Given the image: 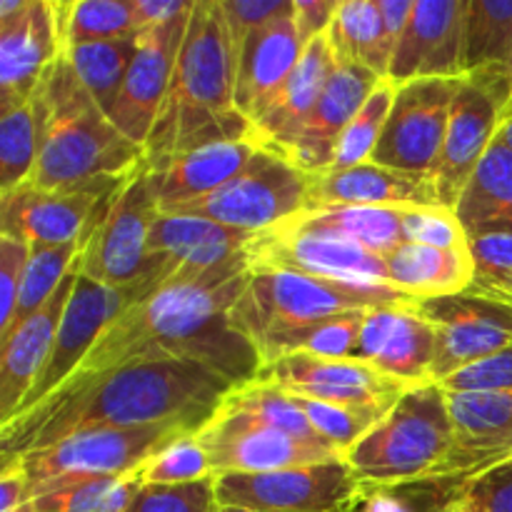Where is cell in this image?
Listing matches in <instances>:
<instances>
[{"instance_id":"cell-26","label":"cell","mask_w":512,"mask_h":512,"mask_svg":"<svg viewBox=\"0 0 512 512\" xmlns=\"http://www.w3.org/2000/svg\"><path fill=\"white\" fill-rule=\"evenodd\" d=\"M333 70L335 55L328 43V35L323 33L313 43L305 45L303 55H300L293 73L288 75V80L275 90L273 98L250 120L248 138L258 148L283 158L300 135L303 125L308 123Z\"/></svg>"},{"instance_id":"cell-27","label":"cell","mask_w":512,"mask_h":512,"mask_svg":"<svg viewBox=\"0 0 512 512\" xmlns=\"http://www.w3.org/2000/svg\"><path fill=\"white\" fill-rule=\"evenodd\" d=\"M78 275L80 265L75 260L73 270L65 275L53 298L43 308L35 310L23 325H18L5 343H0V428H5L18 415L20 405L38 383L53 353L55 335H58L60 320H63L65 305H68Z\"/></svg>"},{"instance_id":"cell-2","label":"cell","mask_w":512,"mask_h":512,"mask_svg":"<svg viewBox=\"0 0 512 512\" xmlns=\"http://www.w3.org/2000/svg\"><path fill=\"white\" fill-rule=\"evenodd\" d=\"M230 390L228 380L183 360H143L73 378L0 428V460L48 448L83 430L158 423L200 430Z\"/></svg>"},{"instance_id":"cell-50","label":"cell","mask_w":512,"mask_h":512,"mask_svg":"<svg viewBox=\"0 0 512 512\" xmlns=\"http://www.w3.org/2000/svg\"><path fill=\"white\" fill-rule=\"evenodd\" d=\"M438 385L445 393H512V343Z\"/></svg>"},{"instance_id":"cell-56","label":"cell","mask_w":512,"mask_h":512,"mask_svg":"<svg viewBox=\"0 0 512 512\" xmlns=\"http://www.w3.org/2000/svg\"><path fill=\"white\" fill-rule=\"evenodd\" d=\"M130 3H133V18L138 30H148L193 10L195 0H130Z\"/></svg>"},{"instance_id":"cell-37","label":"cell","mask_w":512,"mask_h":512,"mask_svg":"<svg viewBox=\"0 0 512 512\" xmlns=\"http://www.w3.org/2000/svg\"><path fill=\"white\" fill-rule=\"evenodd\" d=\"M512 53V0H468L463 35L465 75L508 65Z\"/></svg>"},{"instance_id":"cell-63","label":"cell","mask_w":512,"mask_h":512,"mask_svg":"<svg viewBox=\"0 0 512 512\" xmlns=\"http://www.w3.org/2000/svg\"><path fill=\"white\" fill-rule=\"evenodd\" d=\"M510 300H512V293H510Z\"/></svg>"},{"instance_id":"cell-39","label":"cell","mask_w":512,"mask_h":512,"mask_svg":"<svg viewBox=\"0 0 512 512\" xmlns=\"http://www.w3.org/2000/svg\"><path fill=\"white\" fill-rule=\"evenodd\" d=\"M63 50L138 33L130 0H58Z\"/></svg>"},{"instance_id":"cell-49","label":"cell","mask_w":512,"mask_h":512,"mask_svg":"<svg viewBox=\"0 0 512 512\" xmlns=\"http://www.w3.org/2000/svg\"><path fill=\"white\" fill-rule=\"evenodd\" d=\"M405 243L430 245L443 250L468 248V233L455 210L448 208H413L403 210Z\"/></svg>"},{"instance_id":"cell-55","label":"cell","mask_w":512,"mask_h":512,"mask_svg":"<svg viewBox=\"0 0 512 512\" xmlns=\"http://www.w3.org/2000/svg\"><path fill=\"white\" fill-rule=\"evenodd\" d=\"M0 512H35L30 480L18 458L3 460V470H0Z\"/></svg>"},{"instance_id":"cell-46","label":"cell","mask_w":512,"mask_h":512,"mask_svg":"<svg viewBox=\"0 0 512 512\" xmlns=\"http://www.w3.org/2000/svg\"><path fill=\"white\" fill-rule=\"evenodd\" d=\"M133 473L138 475L143 485H185L213 478L210 460L195 440V433L183 435L175 443L165 445Z\"/></svg>"},{"instance_id":"cell-30","label":"cell","mask_w":512,"mask_h":512,"mask_svg":"<svg viewBox=\"0 0 512 512\" xmlns=\"http://www.w3.org/2000/svg\"><path fill=\"white\" fill-rule=\"evenodd\" d=\"M258 153V145L250 138L220 140L175 158L160 173H153L160 213L193 203L223 188L235 178Z\"/></svg>"},{"instance_id":"cell-54","label":"cell","mask_w":512,"mask_h":512,"mask_svg":"<svg viewBox=\"0 0 512 512\" xmlns=\"http://www.w3.org/2000/svg\"><path fill=\"white\" fill-rule=\"evenodd\" d=\"M340 0H293V23L303 48L328 33Z\"/></svg>"},{"instance_id":"cell-24","label":"cell","mask_w":512,"mask_h":512,"mask_svg":"<svg viewBox=\"0 0 512 512\" xmlns=\"http://www.w3.org/2000/svg\"><path fill=\"white\" fill-rule=\"evenodd\" d=\"M320 208H443L433 175L363 163L338 173L310 175L303 210Z\"/></svg>"},{"instance_id":"cell-61","label":"cell","mask_w":512,"mask_h":512,"mask_svg":"<svg viewBox=\"0 0 512 512\" xmlns=\"http://www.w3.org/2000/svg\"><path fill=\"white\" fill-rule=\"evenodd\" d=\"M445 512H475V510H470V508H468V505H465V503H463V500H460V498H458V500H455V503H453V505H450V508H448V510H445Z\"/></svg>"},{"instance_id":"cell-20","label":"cell","mask_w":512,"mask_h":512,"mask_svg":"<svg viewBox=\"0 0 512 512\" xmlns=\"http://www.w3.org/2000/svg\"><path fill=\"white\" fill-rule=\"evenodd\" d=\"M60 53L58 0H28L23 13L0 20V113L30 103Z\"/></svg>"},{"instance_id":"cell-47","label":"cell","mask_w":512,"mask_h":512,"mask_svg":"<svg viewBox=\"0 0 512 512\" xmlns=\"http://www.w3.org/2000/svg\"><path fill=\"white\" fill-rule=\"evenodd\" d=\"M473 258V288L508 298L512 293V230H475L468 233Z\"/></svg>"},{"instance_id":"cell-45","label":"cell","mask_w":512,"mask_h":512,"mask_svg":"<svg viewBox=\"0 0 512 512\" xmlns=\"http://www.w3.org/2000/svg\"><path fill=\"white\" fill-rule=\"evenodd\" d=\"M293 403L305 413L308 423L313 425L315 433L333 445L340 453H348L373 425L388 415L385 408H360V405H340V403H323V400H310L290 395Z\"/></svg>"},{"instance_id":"cell-21","label":"cell","mask_w":512,"mask_h":512,"mask_svg":"<svg viewBox=\"0 0 512 512\" xmlns=\"http://www.w3.org/2000/svg\"><path fill=\"white\" fill-rule=\"evenodd\" d=\"M468 0H415L398 40L388 78L395 83L425 78H463V35Z\"/></svg>"},{"instance_id":"cell-51","label":"cell","mask_w":512,"mask_h":512,"mask_svg":"<svg viewBox=\"0 0 512 512\" xmlns=\"http://www.w3.org/2000/svg\"><path fill=\"white\" fill-rule=\"evenodd\" d=\"M30 258V245L25 240L0 235V343L13 328L15 308H18L20 283Z\"/></svg>"},{"instance_id":"cell-60","label":"cell","mask_w":512,"mask_h":512,"mask_svg":"<svg viewBox=\"0 0 512 512\" xmlns=\"http://www.w3.org/2000/svg\"><path fill=\"white\" fill-rule=\"evenodd\" d=\"M213 512H268V510H248V508H228V505H215Z\"/></svg>"},{"instance_id":"cell-41","label":"cell","mask_w":512,"mask_h":512,"mask_svg":"<svg viewBox=\"0 0 512 512\" xmlns=\"http://www.w3.org/2000/svg\"><path fill=\"white\" fill-rule=\"evenodd\" d=\"M78 255H80V243L30 245V258H28V265H25L23 283H20L18 308H15V318H13V328H10V333H13L18 325H23L35 310H40L50 298H53V293L60 288L65 275L73 270Z\"/></svg>"},{"instance_id":"cell-11","label":"cell","mask_w":512,"mask_h":512,"mask_svg":"<svg viewBox=\"0 0 512 512\" xmlns=\"http://www.w3.org/2000/svg\"><path fill=\"white\" fill-rule=\"evenodd\" d=\"M218 505L268 512H353L363 483L345 460L270 470L213 475Z\"/></svg>"},{"instance_id":"cell-31","label":"cell","mask_w":512,"mask_h":512,"mask_svg":"<svg viewBox=\"0 0 512 512\" xmlns=\"http://www.w3.org/2000/svg\"><path fill=\"white\" fill-rule=\"evenodd\" d=\"M388 283L410 300H435L463 293L473 285L475 270L468 248L443 250L403 243L385 258Z\"/></svg>"},{"instance_id":"cell-9","label":"cell","mask_w":512,"mask_h":512,"mask_svg":"<svg viewBox=\"0 0 512 512\" xmlns=\"http://www.w3.org/2000/svg\"><path fill=\"white\" fill-rule=\"evenodd\" d=\"M250 270H290L365 288H390L383 255L348 235L305 223L300 215L255 233L245 248Z\"/></svg>"},{"instance_id":"cell-57","label":"cell","mask_w":512,"mask_h":512,"mask_svg":"<svg viewBox=\"0 0 512 512\" xmlns=\"http://www.w3.org/2000/svg\"><path fill=\"white\" fill-rule=\"evenodd\" d=\"M378 5H380V13H383L385 18V25H388L390 38H393L395 45H398V40L403 38L405 28H408L410 23L415 0H378Z\"/></svg>"},{"instance_id":"cell-33","label":"cell","mask_w":512,"mask_h":512,"mask_svg":"<svg viewBox=\"0 0 512 512\" xmlns=\"http://www.w3.org/2000/svg\"><path fill=\"white\" fill-rule=\"evenodd\" d=\"M455 215L465 233L512 230V150L498 138L465 185Z\"/></svg>"},{"instance_id":"cell-29","label":"cell","mask_w":512,"mask_h":512,"mask_svg":"<svg viewBox=\"0 0 512 512\" xmlns=\"http://www.w3.org/2000/svg\"><path fill=\"white\" fill-rule=\"evenodd\" d=\"M255 233L228 228L195 215L160 213L150 230L148 248L173 265V273L200 275L245 253Z\"/></svg>"},{"instance_id":"cell-3","label":"cell","mask_w":512,"mask_h":512,"mask_svg":"<svg viewBox=\"0 0 512 512\" xmlns=\"http://www.w3.org/2000/svg\"><path fill=\"white\" fill-rule=\"evenodd\" d=\"M235 68L220 0H195L168 95L143 145L150 173L203 145L248 138V118L235 108Z\"/></svg>"},{"instance_id":"cell-17","label":"cell","mask_w":512,"mask_h":512,"mask_svg":"<svg viewBox=\"0 0 512 512\" xmlns=\"http://www.w3.org/2000/svg\"><path fill=\"white\" fill-rule=\"evenodd\" d=\"M260 383L298 398L390 410L413 385L380 373L358 358H320L290 353L260 365Z\"/></svg>"},{"instance_id":"cell-10","label":"cell","mask_w":512,"mask_h":512,"mask_svg":"<svg viewBox=\"0 0 512 512\" xmlns=\"http://www.w3.org/2000/svg\"><path fill=\"white\" fill-rule=\"evenodd\" d=\"M310 175L280 155L258 148L245 170L205 198L178 205L168 213L195 215L228 228L263 233L305 208Z\"/></svg>"},{"instance_id":"cell-23","label":"cell","mask_w":512,"mask_h":512,"mask_svg":"<svg viewBox=\"0 0 512 512\" xmlns=\"http://www.w3.org/2000/svg\"><path fill=\"white\" fill-rule=\"evenodd\" d=\"M453 450L435 478H473L512 458V393H445Z\"/></svg>"},{"instance_id":"cell-44","label":"cell","mask_w":512,"mask_h":512,"mask_svg":"<svg viewBox=\"0 0 512 512\" xmlns=\"http://www.w3.org/2000/svg\"><path fill=\"white\" fill-rule=\"evenodd\" d=\"M398 88L400 83H395V80L390 78H383L375 85V90L370 93V98L365 100L360 113L353 118V123H350L348 128H345V133L340 135L330 173L370 163V155H373L375 145H378L380 135H383L385 130V123H388L390 118V110H393Z\"/></svg>"},{"instance_id":"cell-16","label":"cell","mask_w":512,"mask_h":512,"mask_svg":"<svg viewBox=\"0 0 512 512\" xmlns=\"http://www.w3.org/2000/svg\"><path fill=\"white\" fill-rule=\"evenodd\" d=\"M205 450L213 475L223 473H270V470L303 468V465L345 460L330 445L308 443L258 418L218 408V413L195 433Z\"/></svg>"},{"instance_id":"cell-15","label":"cell","mask_w":512,"mask_h":512,"mask_svg":"<svg viewBox=\"0 0 512 512\" xmlns=\"http://www.w3.org/2000/svg\"><path fill=\"white\" fill-rule=\"evenodd\" d=\"M460 83L463 78H425L400 85L370 163L403 173L435 175L450 105Z\"/></svg>"},{"instance_id":"cell-19","label":"cell","mask_w":512,"mask_h":512,"mask_svg":"<svg viewBox=\"0 0 512 512\" xmlns=\"http://www.w3.org/2000/svg\"><path fill=\"white\" fill-rule=\"evenodd\" d=\"M190 13L193 10L140 33L138 53L130 63L123 90H120L113 113H110L115 128L140 148L148 140L155 118L160 113V105L168 95Z\"/></svg>"},{"instance_id":"cell-5","label":"cell","mask_w":512,"mask_h":512,"mask_svg":"<svg viewBox=\"0 0 512 512\" xmlns=\"http://www.w3.org/2000/svg\"><path fill=\"white\" fill-rule=\"evenodd\" d=\"M453 450L448 395L438 383L408 390L378 425L345 453L363 488L435 478Z\"/></svg>"},{"instance_id":"cell-59","label":"cell","mask_w":512,"mask_h":512,"mask_svg":"<svg viewBox=\"0 0 512 512\" xmlns=\"http://www.w3.org/2000/svg\"><path fill=\"white\" fill-rule=\"evenodd\" d=\"M498 140L505 145V148L512 150V115H508V118L503 120V125H500Z\"/></svg>"},{"instance_id":"cell-7","label":"cell","mask_w":512,"mask_h":512,"mask_svg":"<svg viewBox=\"0 0 512 512\" xmlns=\"http://www.w3.org/2000/svg\"><path fill=\"white\" fill-rule=\"evenodd\" d=\"M158 215L153 173L140 163L123 180L100 223L80 245V275L108 288L158 290L173 275L170 260L153 255L148 248Z\"/></svg>"},{"instance_id":"cell-38","label":"cell","mask_w":512,"mask_h":512,"mask_svg":"<svg viewBox=\"0 0 512 512\" xmlns=\"http://www.w3.org/2000/svg\"><path fill=\"white\" fill-rule=\"evenodd\" d=\"M300 218L318 228L348 235L375 255L388 258L395 248L405 243L403 210L385 208H320L300 210Z\"/></svg>"},{"instance_id":"cell-13","label":"cell","mask_w":512,"mask_h":512,"mask_svg":"<svg viewBox=\"0 0 512 512\" xmlns=\"http://www.w3.org/2000/svg\"><path fill=\"white\" fill-rule=\"evenodd\" d=\"M125 178H95L63 188L23 183L0 195V235L28 245L80 243Z\"/></svg>"},{"instance_id":"cell-62","label":"cell","mask_w":512,"mask_h":512,"mask_svg":"<svg viewBox=\"0 0 512 512\" xmlns=\"http://www.w3.org/2000/svg\"><path fill=\"white\" fill-rule=\"evenodd\" d=\"M508 68H510V83H512V53H510V63H508ZM510 115H512V100H510Z\"/></svg>"},{"instance_id":"cell-52","label":"cell","mask_w":512,"mask_h":512,"mask_svg":"<svg viewBox=\"0 0 512 512\" xmlns=\"http://www.w3.org/2000/svg\"><path fill=\"white\" fill-rule=\"evenodd\" d=\"M460 500L475 512H512V458L465 480Z\"/></svg>"},{"instance_id":"cell-1","label":"cell","mask_w":512,"mask_h":512,"mask_svg":"<svg viewBox=\"0 0 512 512\" xmlns=\"http://www.w3.org/2000/svg\"><path fill=\"white\" fill-rule=\"evenodd\" d=\"M248 270L243 253L208 273H173L158 290L115 318L73 378L143 360H183L208 368L233 388L253 383L260 355L230 325V308L243 293Z\"/></svg>"},{"instance_id":"cell-43","label":"cell","mask_w":512,"mask_h":512,"mask_svg":"<svg viewBox=\"0 0 512 512\" xmlns=\"http://www.w3.org/2000/svg\"><path fill=\"white\" fill-rule=\"evenodd\" d=\"M468 478H423L413 483L363 488L353 512H445Z\"/></svg>"},{"instance_id":"cell-35","label":"cell","mask_w":512,"mask_h":512,"mask_svg":"<svg viewBox=\"0 0 512 512\" xmlns=\"http://www.w3.org/2000/svg\"><path fill=\"white\" fill-rule=\"evenodd\" d=\"M365 315L368 310H350V313L270 335L258 348L260 365L290 353H310L320 355V358H355Z\"/></svg>"},{"instance_id":"cell-40","label":"cell","mask_w":512,"mask_h":512,"mask_svg":"<svg viewBox=\"0 0 512 512\" xmlns=\"http://www.w3.org/2000/svg\"><path fill=\"white\" fill-rule=\"evenodd\" d=\"M220 408L233 410V413H245L258 418L260 423H268L273 428L283 430V433L293 435V438L308 440V443H320L330 445L315 433L313 425L308 423L303 410L293 403L288 393L273 388L268 383H260V380H253L248 385H240V388H233L223 398ZM333 448V445H330Z\"/></svg>"},{"instance_id":"cell-18","label":"cell","mask_w":512,"mask_h":512,"mask_svg":"<svg viewBox=\"0 0 512 512\" xmlns=\"http://www.w3.org/2000/svg\"><path fill=\"white\" fill-rule=\"evenodd\" d=\"M145 295L150 293L143 288H108V285L95 283L85 275H78L68 305H65L58 335H55L53 353H50L35 388L20 405L18 415L28 413L30 408L43 403L48 395L63 388L73 378L75 370L80 368V363L88 358L90 350L95 348L100 335L115 323L118 315H123L130 305L138 303Z\"/></svg>"},{"instance_id":"cell-22","label":"cell","mask_w":512,"mask_h":512,"mask_svg":"<svg viewBox=\"0 0 512 512\" xmlns=\"http://www.w3.org/2000/svg\"><path fill=\"white\" fill-rule=\"evenodd\" d=\"M435 353L438 333L433 323L418 313L415 303H405L368 310L355 358L418 388L435 383Z\"/></svg>"},{"instance_id":"cell-48","label":"cell","mask_w":512,"mask_h":512,"mask_svg":"<svg viewBox=\"0 0 512 512\" xmlns=\"http://www.w3.org/2000/svg\"><path fill=\"white\" fill-rule=\"evenodd\" d=\"M215 480L185 485H143L125 512H213Z\"/></svg>"},{"instance_id":"cell-28","label":"cell","mask_w":512,"mask_h":512,"mask_svg":"<svg viewBox=\"0 0 512 512\" xmlns=\"http://www.w3.org/2000/svg\"><path fill=\"white\" fill-rule=\"evenodd\" d=\"M303 50L293 23V5L240 45L235 53V108L248 123L288 80Z\"/></svg>"},{"instance_id":"cell-8","label":"cell","mask_w":512,"mask_h":512,"mask_svg":"<svg viewBox=\"0 0 512 512\" xmlns=\"http://www.w3.org/2000/svg\"><path fill=\"white\" fill-rule=\"evenodd\" d=\"M510 100L508 65H488L463 75V83L450 105L443 153L433 175L443 208L455 210L465 185L498 138L503 120L510 115Z\"/></svg>"},{"instance_id":"cell-36","label":"cell","mask_w":512,"mask_h":512,"mask_svg":"<svg viewBox=\"0 0 512 512\" xmlns=\"http://www.w3.org/2000/svg\"><path fill=\"white\" fill-rule=\"evenodd\" d=\"M140 33L125 35V38L103 40V43H88V45H75V48L63 50L68 55L70 65H73L75 75L90 98L103 108V113H113L115 100H118L120 90H123L125 75H128L130 63H133L135 53L140 45Z\"/></svg>"},{"instance_id":"cell-12","label":"cell","mask_w":512,"mask_h":512,"mask_svg":"<svg viewBox=\"0 0 512 512\" xmlns=\"http://www.w3.org/2000/svg\"><path fill=\"white\" fill-rule=\"evenodd\" d=\"M190 433L198 430L185 423L83 430L48 448L18 455V460L30 485L65 475H128L150 455Z\"/></svg>"},{"instance_id":"cell-42","label":"cell","mask_w":512,"mask_h":512,"mask_svg":"<svg viewBox=\"0 0 512 512\" xmlns=\"http://www.w3.org/2000/svg\"><path fill=\"white\" fill-rule=\"evenodd\" d=\"M38 118L33 100L0 113V195L28 183L38 165Z\"/></svg>"},{"instance_id":"cell-53","label":"cell","mask_w":512,"mask_h":512,"mask_svg":"<svg viewBox=\"0 0 512 512\" xmlns=\"http://www.w3.org/2000/svg\"><path fill=\"white\" fill-rule=\"evenodd\" d=\"M290 5H293V0H220L235 53L250 35L268 28Z\"/></svg>"},{"instance_id":"cell-14","label":"cell","mask_w":512,"mask_h":512,"mask_svg":"<svg viewBox=\"0 0 512 512\" xmlns=\"http://www.w3.org/2000/svg\"><path fill=\"white\" fill-rule=\"evenodd\" d=\"M415 308L438 333L433 380L488 360L512 343V300L473 288L435 300H415Z\"/></svg>"},{"instance_id":"cell-4","label":"cell","mask_w":512,"mask_h":512,"mask_svg":"<svg viewBox=\"0 0 512 512\" xmlns=\"http://www.w3.org/2000/svg\"><path fill=\"white\" fill-rule=\"evenodd\" d=\"M33 108L40 150L28 183L63 188L95 178H125L143 163V148L125 138L90 98L65 53L40 80Z\"/></svg>"},{"instance_id":"cell-58","label":"cell","mask_w":512,"mask_h":512,"mask_svg":"<svg viewBox=\"0 0 512 512\" xmlns=\"http://www.w3.org/2000/svg\"><path fill=\"white\" fill-rule=\"evenodd\" d=\"M25 5H28V0H0V20L23 13Z\"/></svg>"},{"instance_id":"cell-25","label":"cell","mask_w":512,"mask_h":512,"mask_svg":"<svg viewBox=\"0 0 512 512\" xmlns=\"http://www.w3.org/2000/svg\"><path fill=\"white\" fill-rule=\"evenodd\" d=\"M380 80L383 78L360 65L335 60V70L318 105L283 158L305 175L330 173L340 135L353 123Z\"/></svg>"},{"instance_id":"cell-6","label":"cell","mask_w":512,"mask_h":512,"mask_svg":"<svg viewBox=\"0 0 512 512\" xmlns=\"http://www.w3.org/2000/svg\"><path fill=\"white\" fill-rule=\"evenodd\" d=\"M415 303L395 288H365L338 280L313 278L290 270H248L243 293L230 308V325L243 333L255 350L275 333L300 328L315 320L350 310L390 308Z\"/></svg>"},{"instance_id":"cell-32","label":"cell","mask_w":512,"mask_h":512,"mask_svg":"<svg viewBox=\"0 0 512 512\" xmlns=\"http://www.w3.org/2000/svg\"><path fill=\"white\" fill-rule=\"evenodd\" d=\"M325 35L335 60L355 63L378 78H388L395 40L390 38L378 0H340Z\"/></svg>"},{"instance_id":"cell-34","label":"cell","mask_w":512,"mask_h":512,"mask_svg":"<svg viewBox=\"0 0 512 512\" xmlns=\"http://www.w3.org/2000/svg\"><path fill=\"white\" fill-rule=\"evenodd\" d=\"M143 483L128 475H65L30 485L35 512H125Z\"/></svg>"}]
</instances>
